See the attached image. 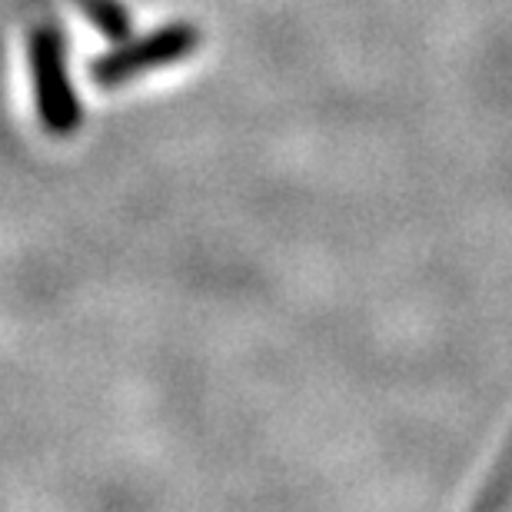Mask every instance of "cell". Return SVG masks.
I'll return each instance as SVG.
<instances>
[{"label":"cell","instance_id":"3957f363","mask_svg":"<svg viewBox=\"0 0 512 512\" xmlns=\"http://www.w3.org/2000/svg\"><path fill=\"white\" fill-rule=\"evenodd\" d=\"M509 503H512V433L506 439V446L499 449L479 496L473 499V509H503Z\"/></svg>","mask_w":512,"mask_h":512},{"label":"cell","instance_id":"277c9868","mask_svg":"<svg viewBox=\"0 0 512 512\" xmlns=\"http://www.w3.org/2000/svg\"><path fill=\"white\" fill-rule=\"evenodd\" d=\"M70 4H74L104 37L120 40L130 34V17L120 0H70Z\"/></svg>","mask_w":512,"mask_h":512},{"label":"cell","instance_id":"6da1fadb","mask_svg":"<svg viewBox=\"0 0 512 512\" xmlns=\"http://www.w3.org/2000/svg\"><path fill=\"white\" fill-rule=\"evenodd\" d=\"M27 47L37 120L50 137H70L84 110L67 70V27L57 0H7Z\"/></svg>","mask_w":512,"mask_h":512},{"label":"cell","instance_id":"7a4b0ae2","mask_svg":"<svg viewBox=\"0 0 512 512\" xmlns=\"http://www.w3.org/2000/svg\"><path fill=\"white\" fill-rule=\"evenodd\" d=\"M200 47V27L187 24V20H173L150 34L140 37H120L117 47L104 50L90 60V80L104 90L124 87L130 80L143 74H153L160 67H173Z\"/></svg>","mask_w":512,"mask_h":512}]
</instances>
